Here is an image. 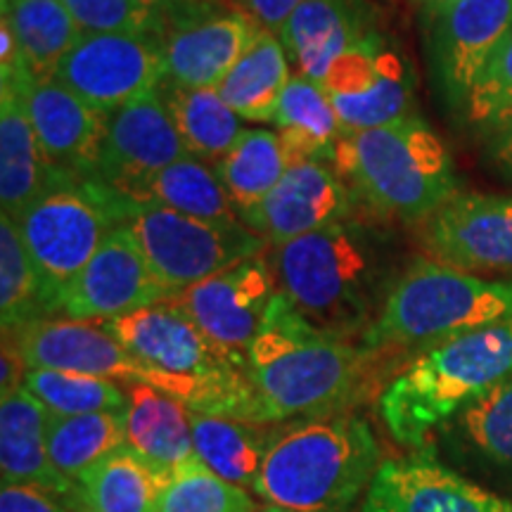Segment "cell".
<instances>
[{"instance_id": "obj_1", "label": "cell", "mask_w": 512, "mask_h": 512, "mask_svg": "<svg viewBox=\"0 0 512 512\" xmlns=\"http://www.w3.org/2000/svg\"><path fill=\"white\" fill-rule=\"evenodd\" d=\"M375 356L363 344L318 330L278 292L249 344L245 373L273 425L347 411Z\"/></svg>"}, {"instance_id": "obj_47", "label": "cell", "mask_w": 512, "mask_h": 512, "mask_svg": "<svg viewBox=\"0 0 512 512\" xmlns=\"http://www.w3.org/2000/svg\"><path fill=\"white\" fill-rule=\"evenodd\" d=\"M207 3H226V5H242L245 8V0H207Z\"/></svg>"}, {"instance_id": "obj_40", "label": "cell", "mask_w": 512, "mask_h": 512, "mask_svg": "<svg viewBox=\"0 0 512 512\" xmlns=\"http://www.w3.org/2000/svg\"><path fill=\"white\" fill-rule=\"evenodd\" d=\"M0 512H72L67 498L31 484H3Z\"/></svg>"}, {"instance_id": "obj_13", "label": "cell", "mask_w": 512, "mask_h": 512, "mask_svg": "<svg viewBox=\"0 0 512 512\" xmlns=\"http://www.w3.org/2000/svg\"><path fill=\"white\" fill-rule=\"evenodd\" d=\"M418 240L432 261L465 273H512V197L458 192L420 221Z\"/></svg>"}, {"instance_id": "obj_11", "label": "cell", "mask_w": 512, "mask_h": 512, "mask_svg": "<svg viewBox=\"0 0 512 512\" xmlns=\"http://www.w3.org/2000/svg\"><path fill=\"white\" fill-rule=\"evenodd\" d=\"M164 41L152 36L81 34L53 79L107 114L164 81Z\"/></svg>"}, {"instance_id": "obj_18", "label": "cell", "mask_w": 512, "mask_h": 512, "mask_svg": "<svg viewBox=\"0 0 512 512\" xmlns=\"http://www.w3.org/2000/svg\"><path fill=\"white\" fill-rule=\"evenodd\" d=\"M361 512H512V503L418 448L382 460L363 496Z\"/></svg>"}, {"instance_id": "obj_29", "label": "cell", "mask_w": 512, "mask_h": 512, "mask_svg": "<svg viewBox=\"0 0 512 512\" xmlns=\"http://www.w3.org/2000/svg\"><path fill=\"white\" fill-rule=\"evenodd\" d=\"M159 93L190 157L219 164L245 128L216 88H185L162 81Z\"/></svg>"}, {"instance_id": "obj_31", "label": "cell", "mask_w": 512, "mask_h": 512, "mask_svg": "<svg viewBox=\"0 0 512 512\" xmlns=\"http://www.w3.org/2000/svg\"><path fill=\"white\" fill-rule=\"evenodd\" d=\"M31 79H53L57 64L79 41L81 29L62 0H0Z\"/></svg>"}, {"instance_id": "obj_7", "label": "cell", "mask_w": 512, "mask_h": 512, "mask_svg": "<svg viewBox=\"0 0 512 512\" xmlns=\"http://www.w3.org/2000/svg\"><path fill=\"white\" fill-rule=\"evenodd\" d=\"M121 207V195L105 183L62 176L15 219L46 292L50 318L62 311L69 285L121 223Z\"/></svg>"}, {"instance_id": "obj_39", "label": "cell", "mask_w": 512, "mask_h": 512, "mask_svg": "<svg viewBox=\"0 0 512 512\" xmlns=\"http://www.w3.org/2000/svg\"><path fill=\"white\" fill-rule=\"evenodd\" d=\"M81 34H126L166 38L171 19L138 0H62Z\"/></svg>"}, {"instance_id": "obj_9", "label": "cell", "mask_w": 512, "mask_h": 512, "mask_svg": "<svg viewBox=\"0 0 512 512\" xmlns=\"http://www.w3.org/2000/svg\"><path fill=\"white\" fill-rule=\"evenodd\" d=\"M10 332L15 335L29 370H67V373L93 375L112 382L147 384L185 403L190 411L216 413V396L209 387L197 380L147 366L102 323L53 316L34 320Z\"/></svg>"}, {"instance_id": "obj_28", "label": "cell", "mask_w": 512, "mask_h": 512, "mask_svg": "<svg viewBox=\"0 0 512 512\" xmlns=\"http://www.w3.org/2000/svg\"><path fill=\"white\" fill-rule=\"evenodd\" d=\"M273 124L290 166L309 159L330 162L337 140L344 136L325 88L297 74L287 83Z\"/></svg>"}, {"instance_id": "obj_6", "label": "cell", "mask_w": 512, "mask_h": 512, "mask_svg": "<svg viewBox=\"0 0 512 512\" xmlns=\"http://www.w3.org/2000/svg\"><path fill=\"white\" fill-rule=\"evenodd\" d=\"M512 320V280H486L420 259L389 285L361 344L373 354L427 347Z\"/></svg>"}, {"instance_id": "obj_32", "label": "cell", "mask_w": 512, "mask_h": 512, "mask_svg": "<svg viewBox=\"0 0 512 512\" xmlns=\"http://www.w3.org/2000/svg\"><path fill=\"white\" fill-rule=\"evenodd\" d=\"M287 166L290 164L278 133L268 128H245L228 155L216 164V171L242 219L271 195Z\"/></svg>"}, {"instance_id": "obj_24", "label": "cell", "mask_w": 512, "mask_h": 512, "mask_svg": "<svg viewBox=\"0 0 512 512\" xmlns=\"http://www.w3.org/2000/svg\"><path fill=\"white\" fill-rule=\"evenodd\" d=\"M169 477V470L124 444L76 479L69 505L76 512H157Z\"/></svg>"}, {"instance_id": "obj_30", "label": "cell", "mask_w": 512, "mask_h": 512, "mask_svg": "<svg viewBox=\"0 0 512 512\" xmlns=\"http://www.w3.org/2000/svg\"><path fill=\"white\" fill-rule=\"evenodd\" d=\"M133 204H155L204 221L242 223L216 166L190 155L150 178Z\"/></svg>"}, {"instance_id": "obj_16", "label": "cell", "mask_w": 512, "mask_h": 512, "mask_svg": "<svg viewBox=\"0 0 512 512\" xmlns=\"http://www.w3.org/2000/svg\"><path fill=\"white\" fill-rule=\"evenodd\" d=\"M164 299L171 294L157 283L126 223H119L69 285L60 313L72 320L107 323Z\"/></svg>"}, {"instance_id": "obj_43", "label": "cell", "mask_w": 512, "mask_h": 512, "mask_svg": "<svg viewBox=\"0 0 512 512\" xmlns=\"http://www.w3.org/2000/svg\"><path fill=\"white\" fill-rule=\"evenodd\" d=\"M138 3H143L152 10L164 12L171 22L178 17H185V15H190V12H197V10L211 5V3H207V0H138Z\"/></svg>"}, {"instance_id": "obj_2", "label": "cell", "mask_w": 512, "mask_h": 512, "mask_svg": "<svg viewBox=\"0 0 512 512\" xmlns=\"http://www.w3.org/2000/svg\"><path fill=\"white\" fill-rule=\"evenodd\" d=\"M512 377V320L418 349L377 396V413L406 448H422L479 396Z\"/></svg>"}, {"instance_id": "obj_41", "label": "cell", "mask_w": 512, "mask_h": 512, "mask_svg": "<svg viewBox=\"0 0 512 512\" xmlns=\"http://www.w3.org/2000/svg\"><path fill=\"white\" fill-rule=\"evenodd\" d=\"M29 366L19 351L15 335L10 330H3V356H0V396H8L24 387Z\"/></svg>"}, {"instance_id": "obj_19", "label": "cell", "mask_w": 512, "mask_h": 512, "mask_svg": "<svg viewBox=\"0 0 512 512\" xmlns=\"http://www.w3.org/2000/svg\"><path fill=\"white\" fill-rule=\"evenodd\" d=\"M351 207L354 197L335 166H328L323 159H309L287 166L271 195L240 221L271 247H280L347 221Z\"/></svg>"}, {"instance_id": "obj_37", "label": "cell", "mask_w": 512, "mask_h": 512, "mask_svg": "<svg viewBox=\"0 0 512 512\" xmlns=\"http://www.w3.org/2000/svg\"><path fill=\"white\" fill-rule=\"evenodd\" d=\"M249 491L209 470L200 458L176 467L162 491L157 512H256Z\"/></svg>"}, {"instance_id": "obj_17", "label": "cell", "mask_w": 512, "mask_h": 512, "mask_svg": "<svg viewBox=\"0 0 512 512\" xmlns=\"http://www.w3.org/2000/svg\"><path fill=\"white\" fill-rule=\"evenodd\" d=\"M261 27L247 10L211 3L171 22L164 38V81L185 88H219L247 53Z\"/></svg>"}, {"instance_id": "obj_34", "label": "cell", "mask_w": 512, "mask_h": 512, "mask_svg": "<svg viewBox=\"0 0 512 512\" xmlns=\"http://www.w3.org/2000/svg\"><path fill=\"white\" fill-rule=\"evenodd\" d=\"M50 318L48 299L22 235L12 216H0V320L3 330H17Z\"/></svg>"}, {"instance_id": "obj_26", "label": "cell", "mask_w": 512, "mask_h": 512, "mask_svg": "<svg viewBox=\"0 0 512 512\" xmlns=\"http://www.w3.org/2000/svg\"><path fill=\"white\" fill-rule=\"evenodd\" d=\"M190 425L197 458L226 482L256 494L273 430L197 411H190Z\"/></svg>"}, {"instance_id": "obj_23", "label": "cell", "mask_w": 512, "mask_h": 512, "mask_svg": "<svg viewBox=\"0 0 512 512\" xmlns=\"http://www.w3.org/2000/svg\"><path fill=\"white\" fill-rule=\"evenodd\" d=\"M48 411L27 387L0 399V472L3 484H31L72 498L74 484L48 456Z\"/></svg>"}, {"instance_id": "obj_25", "label": "cell", "mask_w": 512, "mask_h": 512, "mask_svg": "<svg viewBox=\"0 0 512 512\" xmlns=\"http://www.w3.org/2000/svg\"><path fill=\"white\" fill-rule=\"evenodd\" d=\"M126 441L169 472L197 458L190 408L147 384L128 387Z\"/></svg>"}, {"instance_id": "obj_12", "label": "cell", "mask_w": 512, "mask_h": 512, "mask_svg": "<svg viewBox=\"0 0 512 512\" xmlns=\"http://www.w3.org/2000/svg\"><path fill=\"white\" fill-rule=\"evenodd\" d=\"M183 157L188 150L157 86L107 117L95 181L133 202L150 178Z\"/></svg>"}, {"instance_id": "obj_36", "label": "cell", "mask_w": 512, "mask_h": 512, "mask_svg": "<svg viewBox=\"0 0 512 512\" xmlns=\"http://www.w3.org/2000/svg\"><path fill=\"white\" fill-rule=\"evenodd\" d=\"M446 427L479 458L512 467V377L479 396Z\"/></svg>"}, {"instance_id": "obj_8", "label": "cell", "mask_w": 512, "mask_h": 512, "mask_svg": "<svg viewBox=\"0 0 512 512\" xmlns=\"http://www.w3.org/2000/svg\"><path fill=\"white\" fill-rule=\"evenodd\" d=\"M121 223L131 230L152 275L171 297L240 261L264 256L268 247L245 223L204 221L155 204L124 200Z\"/></svg>"}, {"instance_id": "obj_10", "label": "cell", "mask_w": 512, "mask_h": 512, "mask_svg": "<svg viewBox=\"0 0 512 512\" xmlns=\"http://www.w3.org/2000/svg\"><path fill=\"white\" fill-rule=\"evenodd\" d=\"M344 133L370 131L415 117L413 67L380 31L347 50L323 81Z\"/></svg>"}, {"instance_id": "obj_46", "label": "cell", "mask_w": 512, "mask_h": 512, "mask_svg": "<svg viewBox=\"0 0 512 512\" xmlns=\"http://www.w3.org/2000/svg\"><path fill=\"white\" fill-rule=\"evenodd\" d=\"M256 512H290V510L278 508V505H268V503H264V505H259V510H256Z\"/></svg>"}, {"instance_id": "obj_4", "label": "cell", "mask_w": 512, "mask_h": 512, "mask_svg": "<svg viewBox=\"0 0 512 512\" xmlns=\"http://www.w3.org/2000/svg\"><path fill=\"white\" fill-rule=\"evenodd\" d=\"M278 292L299 316L339 339H361L382 309V264L373 235L339 221L287 245L271 247Z\"/></svg>"}, {"instance_id": "obj_27", "label": "cell", "mask_w": 512, "mask_h": 512, "mask_svg": "<svg viewBox=\"0 0 512 512\" xmlns=\"http://www.w3.org/2000/svg\"><path fill=\"white\" fill-rule=\"evenodd\" d=\"M290 69L292 64L287 60L280 38L261 29V34L254 38L247 53L240 57L233 72L223 79L216 91L240 119L271 124L287 83L292 79Z\"/></svg>"}, {"instance_id": "obj_20", "label": "cell", "mask_w": 512, "mask_h": 512, "mask_svg": "<svg viewBox=\"0 0 512 512\" xmlns=\"http://www.w3.org/2000/svg\"><path fill=\"white\" fill-rule=\"evenodd\" d=\"M24 102L48 164L62 176L95 181L107 114L55 79L24 81Z\"/></svg>"}, {"instance_id": "obj_14", "label": "cell", "mask_w": 512, "mask_h": 512, "mask_svg": "<svg viewBox=\"0 0 512 512\" xmlns=\"http://www.w3.org/2000/svg\"><path fill=\"white\" fill-rule=\"evenodd\" d=\"M278 294L266 256H252L176 294L192 323L226 354L247 363V349L259 335Z\"/></svg>"}, {"instance_id": "obj_33", "label": "cell", "mask_w": 512, "mask_h": 512, "mask_svg": "<svg viewBox=\"0 0 512 512\" xmlns=\"http://www.w3.org/2000/svg\"><path fill=\"white\" fill-rule=\"evenodd\" d=\"M46 441L55 470L74 484L100 458L128 444L126 411L88 415L48 413Z\"/></svg>"}, {"instance_id": "obj_3", "label": "cell", "mask_w": 512, "mask_h": 512, "mask_svg": "<svg viewBox=\"0 0 512 512\" xmlns=\"http://www.w3.org/2000/svg\"><path fill=\"white\" fill-rule=\"evenodd\" d=\"M380 463V444L361 415L294 420L273 430L256 496L290 512H349Z\"/></svg>"}, {"instance_id": "obj_5", "label": "cell", "mask_w": 512, "mask_h": 512, "mask_svg": "<svg viewBox=\"0 0 512 512\" xmlns=\"http://www.w3.org/2000/svg\"><path fill=\"white\" fill-rule=\"evenodd\" d=\"M330 162L370 207L403 221H425L458 195L451 152L418 114L344 133Z\"/></svg>"}, {"instance_id": "obj_45", "label": "cell", "mask_w": 512, "mask_h": 512, "mask_svg": "<svg viewBox=\"0 0 512 512\" xmlns=\"http://www.w3.org/2000/svg\"><path fill=\"white\" fill-rule=\"evenodd\" d=\"M453 3H458V0H420V8L427 15V19H432L434 15H439L441 10L451 8Z\"/></svg>"}, {"instance_id": "obj_22", "label": "cell", "mask_w": 512, "mask_h": 512, "mask_svg": "<svg viewBox=\"0 0 512 512\" xmlns=\"http://www.w3.org/2000/svg\"><path fill=\"white\" fill-rule=\"evenodd\" d=\"M24 79L5 81L0 91V202L3 214L17 219L31 202L53 185L57 174L43 155L27 102H24Z\"/></svg>"}, {"instance_id": "obj_42", "label": "cell", "mask_w": 512, "mask_h": 512, "mask_svg": "<svg viewBox=\"0 0 512 512\" xmlns=\"http://www.w3.org/2000/svg\"><path fill=\"white\" fill-rule=\"evenodd\" d=\"M304 0H245V10L256 19L264 31L278 36V31L283 29L287 17L302 5Z\"/></svg>"}, {"instance_id": "obj_21", "label": "cell", "mask_w": 512, "mask_h": 512, "mask_svg": "<svg viewBox=\"0 0 512 512\" xmlns=\"http://www.w3.org/2000/svg\"><path fill=\"white\" fill-rule=\"evenodd\" d=\"M370 31L375 29L363 0H304L278 38L297 76L323 86L332 64Z\"/></svg>"}, {"instance_id": "obj_15", "label": "cell", "mask_w": 512, "mask_h": 512, "mask_svg": "<svg viewBox=\"0 0 512 512\" xmlns=\"http://www.w3.org/2000/svg\"><path fill=\"white\" fill-rule=\"evenodd\" d=\"M427 22L437 91L463 112L472 83L512 31V0H458Z\"/></svg>"}, {"instance_id": "obj_35", "label": "cell", "mask_w": 512, "mask_h": 512, "mask_svg": "<svg viewBox=\"0 0 512 512\" xmlns=\"http://www.w3.org/2000/svg\"><path fill=\"white\" fill-rule=\"evenodd\" d=\"M24 387L55 415L124 413L128 406V392L117 382L67 370L31 368Z\"/></svg>"}, {"instance_id": "obj_38", "label": "cell", "mask_w": 512, "mask_h": 512, "mask_svg": "<svg viewBox=\"0 0 512 512\" xmlns=\"http://www.w3.org/2000/svg\"><path fill=\"white\" fill-rule=\"evenodd\" d=\"M463 117L489 138L512 124V31L472 83Z\"/></svg>"}, {"instance_id": "obj_44", "label": "cell", "mask_w": 512, "mask_h": 512, "mask_svg": "<svg viewBox=\"0 0 512 512\" xmlns=\"http://www.w3.org/2000/svg\"><path fill=\"white\" fill-rule=\"evenodd\" d=\"M489 155L491 162H494L503 174L512 176V124L505 128V131L498 133V136L491 138Z\"/></svg>"}]
</instances>
